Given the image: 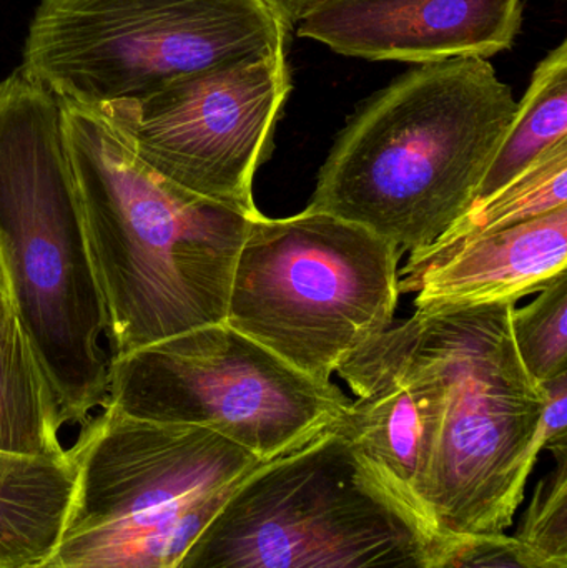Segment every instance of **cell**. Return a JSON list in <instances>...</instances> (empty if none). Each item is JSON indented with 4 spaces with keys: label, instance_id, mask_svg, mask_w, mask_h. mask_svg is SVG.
I'll list each match as a JSON object with an SVG mask.
<instances>
[{
    "label": "cell",
    "instance_id": "1",
    "mask_svg": "<svg viewBox=\"0 0 567 568\" xmlns=\"http://www.w3.org/2000/svg\"><path fill=\"white\" fill-rule=\"evenodd\" d=\"M60 105L112 357L225 323L253 216L153 172L99 103Z\"/></svg>",
    "mask_w": 567,
    "mask_h": 568
},
{
    "label": "cell",
    "instance_id": "2",
    "mask_svg": "<svg viewBox=\"0 0 567 568\" xmlns=\"http://www.w3.org/2000/svg\"><path fill=\"white\" fill-rule=\"evenodd\" d=\"M516 106L489 60L412 67L350 116L308 210L363 226L402 255L425 248L472 206Z\"/></svg>",
    "mask_w": 567,
    "mask_h": 568
},
{
    "label": "cell",
    "instance_id": "3",
    "mask_svg": "<svg viewBox=\"0 0 567 568\" xmlns=\"http://www.w3.org/2000/svg\"><path fill=\"white\" fill-rule=\"evenodd\" d=\"M0 270L60 420L87 423L109 403L105 304L60 99L22 67L0 80Z\"/></svg>",
    "mask_w": 567,
    "mask_h": 568
},
{
    "label": "cell",
    "instance_id": "4",
    "mask_svg": "<svg viewBox=\"0 0 567 568\" xmlns=\"http://www.w3.org/2000/svg\"><path fill=\"white\" fill-rule=\"evenodd\" d=\"M69 449L75 490L62 536L30 568H179L232 494L269 460L206 427L112 404Z\"/></svg>",
    "mask_w": 567,
    "mask_h": 568
},
{
    "label": "cell",
    "instance_id": "5",
    "mask_svg": "<svg viewBox=\"0 0 567 568\" xmlns=\"http://www.w3.org/2000/svg\"><path fill=\"white\" fill-rule=\"evenodd\" d=\"M515 306L416 310L398 324L446 386L442 430L418 497L438 542L506 534L545 449V399L516 351Z\"/></svg>",
    "mask_w": 567,
    "mask_h": 568
},
{
    "label": "cell",
    "instance_id": "6",
    "mask_svg": "<svg viewBox=\"0 0 567 568\" xmlns=\"http://www.w3.org/2000/svg\"><path fill=\"white\" fill-rule=\"evenodd\" d=\"M436 546L335 426L260 466L179 568H428Z\"/></svg>",
    "mask_w": 567,
    "mask_h": 568
},
{
    "label": "cell",
    "instance_id": "7",
    "mask_svg": "<svg viewBox=\"0 0 567 568\" xmlns=\"http://www.w3.org/2000/svg\"><path fill=\"white\" fill-rule=\"evenodd\" d=\"M402 256L382 236L328 213H259L236 260L225 324L330 383L393 326Z\"/></svg>",
    "mask_w": 567,
    "mask_h": 568
},
{
    "label": "cell",
    "instance_id": "8",
    "mask_svg": "<svg viewBox=\"0 0 567 568\" xmlns=\"http://www.w3.org/2000/svg\"><path fill=\"white\" fill-rule=\"evenodd\" d=\"M269 0H40L22 69L59 99H140L176 77L286 50Z\"/></svg>",
    "mask_w": 567,
    "mask_h": 568
},
{
    "label": "cell",
    "instance_id": "9",
    "mask_svg": "<svg viewBox=\"0 0 567 568\" xmlns=\"http://www.w3.org/2000/svg\"><path fill=\"white\" fill-rule=\"evenodd\" d=\"M350 403L332 381L300 373L225 323L109 359L107 404L136 419L206 427L262 460L338 426Z\"/></svg>",
    "mask_w": 567,
    "mask_h": 568
},
{
    "label": "cell",
    "instance_id": "10",
    "mask_svg": "<svg viewBox=\"0 0 567 568\" xmlns=\"http://www.w3.org/2000/svg\"><path fill=\"white\" fill-rule=\"evenodd\" d=\"M290 92L283 49L99 105L153 172L200 199L256 216L253 179L272 155Z\"/></svg>",
    "mask_w": 567,
    "mask_h": 568
},
{
    "label": "cell",
    "instance_id": "11",
    "mask_svg": "<svg viewBox=\"0 0 567 568\" xmlns=\"http://www.w3.org/2000/svg\"><path fill=\"white\" fill-rule=\"evenodd\" d=\"M336 374L356 394L338 424L343 436L423 517L419 487L446 409L442 374L398 326L356 351Z\"/></svg>",
    "mask_w": 567,
    "mask_h": 568
},
{
    "label": "cell",
    "instance_id": "12",
    "mask_svg": "<svg viewBox=\"0 0 567 568\" xmlns=\"http://www.w3.org/2000/svg\"><path fill=\"white\" fill-rule=\"evenodd\" d=\"M525 0H326L296 36L356 59L445 62L486 59L515 45Z\"/></svg>",
    "mask_w": 567,
    "mask_h": 568
},
{
    "label": "cell",
    "instance_id": "13",
    "mask_svg": "<svg viewBox=\"0 0 567 568\" xmlns=\"http://www.w3.org/2000/svg\"><path fill=\"white\" fill-rule=\"evenodd\" d=\"M567 272V205L502 232L462 243L412 275L399 294L416 310L518 301Z\"/></svg>",
    "mask_w": 567,
    "mask_h": 568
},
{
    "label": "cell",
    "instance_id": "14",
    "mask_svg": "<svg viewBox=\"0 0 567 568\" xmlns=\"http://www.w3.org/2000/svg\"><path fill=\"white\" fill-rule=\"evenodd\" d=\"M73 490L69 449L55 457L0 453V568H30L52 554Z\"/></svg>",
    "mask_w": 567,
    "mask_h": 568
},
{
    "label": "cell",
    "instance_id": "15",
    "mask_svg": "<svg viewBox=\"0 0 567 568\" xmlns=\"http://www.w3.org/2000/svg\"><path fill=\"white\" fill-rule=\"evenodd\" d=\"M52 387L10 306H0V453L55 457L65 454Z\"/></svg>",
    "mask_w": 567,
    "mask_h": 568
},
{
    "label": "cell",
    "instance_id": "16",
    "mask_svg": "<svg viewBox=\"0 0 567 568\" xmlns=\"http://www.w3.org/2000/svg\"><path fill=\"white\" fill-rule=\"evenodd\" d=\"M567 140V40L551 50L533 72L531 83L475 192L485 202L518 180L549 150ZM469 206V209H472Z\"/></svg>",
    "mask_w": 567,
    "mask_h": 568
},
{
    "label": "cell",
    "instance_id": "17",
    "mask_svg": "<svg viewBox=\"0 0 567 568\" xmlns=\"http://www.w3.org/2000/svg\"><path fill=\"white\" fill-rule=\"evenodd\" d=\"M567 205V140L529 166L518 180L466 210L432 245L409 253L399 276L412 275L469 240L502 232Z\"/></svg>",
    "mask_w": 567,
    "mask_h": 568
},
{
    "label": "cell",
    "instance_id": "18",
    "mask_svg": "<svg viewBox=\"0 0 567 568\" xmlns=\"http://www.w3.org/2000/svg\"><path fill=\"white\" fill-rule=\"evenodd\" d=\"M512 333L519 359L538 386L567 373V272L528 306L513 307Z\"/></svg>",
    "mask_w": 567,
    "mask_h": 568
},
{
    "label": "cell",
    "instance_id": "19",
    "mask_svg": "<svg viewBox=\"0 0 567 568\" xmlns=\"http://www.w3.org/2000/svg\"><path fill=\"white\" fill-rule=\"evenodd\" d=\"M555 454L556 467L539 480L515 540L539 568H567V449Z\"/></svg>",
    "mask_w": 567,
    "mask_h": 568
},
{
    "label": "cell",
    "instance_id": "20",
    "mask_svg": "<svg viewBox=\"0 0 567 568\" xmlns=\"http://www.w3.org/2000/svg\"><path fill=\"white\" fill-rule=\"evenodd\" d=\"M428 568H539L526 559L515 537L506 534L439 540Z\"/></svg>",
    "mask_w": 567,
    "mask_h": 568
},
{
    "label": "cell",
    "instance_id": "21",
    "mask_svg": "<svg viewBox=\"0 0 567 568\" xmlns=\"http://www.w3.org/2000/svg\"><path fill=\"white\" fill-rule=\"evenodd\" d=\"M541 387L543 406L539 437L543 447L558 453L567 449V373L559 374L555 379L539 384Z\"/></svg>",
    "mask_w": 567,
    "mask_h": 568
},
{
    "label": "cell",
    "instance_id": "22",
    "mask_svg": "<svg viewBox=\"0 0 567 568\" xmlns=\"http://www.w3.org/2000/svg\"><path fill=\"white\" fill-rule=\"evenodd\" d=\"M273 9L282 17L283 22L293 29L303 17L308 16L315 7L326 0H269Z\"/></svg>",
    "mask_w": 567,
    "mask_h": 568
},
{
    "label": "cell",
    "instance_id": "23",
    "mask_svg": "<svg viewBox=\"0 0 567 568\" xmlns=\"http://www.w3.org/2000/svg\"><path fill=\"white\" fill-rule=\"evenodd\" d=\"M7 300V290L6 283H3L2 270H0V306H2L3 301Z\"/></svg>",
    "mask_w": 567,
    "mask_h": 568
}]
</instances>
